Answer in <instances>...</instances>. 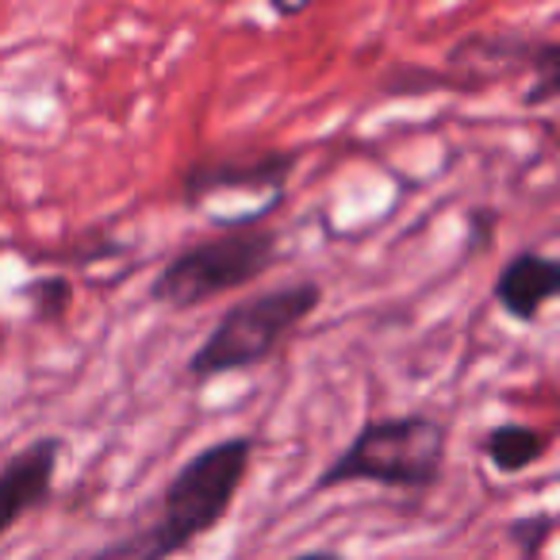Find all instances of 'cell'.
Segmentation results:
<instances>
[{"label": "cell", "mask_w": 560, "mask_h": 560, "mask_svg": "<svg viewBox=\"0 0 560 560\" xmlns=\"http://www.w3.org/2000/svg\"><path fill=\"white\" fill-rule=\"evenodd\" d=\"M249 468H254L249 434L211 442L177 468V476L158 495L150 518H139V526L101 545L89 560H173L231 514Z\"/></svg>", "instance_id": "6da1fadb"}, {"label": "cell", "mask_w": 560, "mask_h": 560, "mask_svg": "<svg viewBox=\"0 0 560 560\" xmlns=\"http://www.w3.org/2000/svg\"><path fill=\"white\" fill-rule=\"evenodd\" d=\"M319 280H292V284H277V289L238 300V304L219 315L208 338L188 358V381L203 384L277 358L284 350V342L319 312Z\"/></svg>", "instance_id": "7a4b0ae2"}, {"label": "cell", "mask_w": 560, "mask_h": 560, "mask_svg": "<svg viewBox=\"0 0 560 560\" xmlns=\"http://www.w3.org/2000/svg\"><path fill=\"white\" fill-rule=\"evenodd\" d=\"M445 453H450V427L430 415L369 419L353 434V442L315 476L312 491L346 488V483L427 491L442 480Z\"/></svg>", "instance_id": "3957f363"}, {"label": "cell", "mask_w": 560, "mask_h": 560, "mask_svg": "<svg viewBox=\"0 0 560 560\" xmlns=\"http://www.w3.org/2000/svg\"><path fill=\"white\" fill-rule=\"evenodd\" d=\"M280 261V234L272 226H231L211 238L188 242L150 284V300L170 312H192L215 296L246 289Z\"/></svg>", "instance_id": "277c9868"}, {"label": "cell", "mask_w": 560, "mask_h": 560, "mask_svg": "<svg viewBox=\"0 0 560 560\" xmlns=\"http://www.w3.org/2000/svg\"><path fill=\"white\" fill-rule=\"evenodd\" d=\"M296 150H238V154L196 158L180 177V200L200 208L211 196L231 192H269L272 200L284 196V185L300 165Z\"/></svg>", "instance_id": "5b68a950"}, {"label": "cell", "mask_w": 560, "mask_h": 560, "mask_svg": "<svg viewBox=\"0 0 560 560\" xmlns=\"http://www.w3.org/2000/svg\"><path fill=\"white\" fill-rule=\"evenodd\" d=\"M62 453H66L62 438L43 434L0 465V537L9 534V529H16L20 518H27L32 511L50 503Z\"/></svg>", "instance_id": "8992f818"}, {"label": "cell", "mask_w": 560, "mask_h": 560, "mask_svg": "<svg viewBox=\"0 0 560 560\" xmlns=\"http://www.w3.org/2000/svg\"><path fill=\"white\" fill-rule=\"evenodd\" d=\"M491 296H495L499 312L511 315L514 323L541 319L545 304L560 296V261L549 254H537V249H522L503 265Z\"/></svg>", "instance_id": "52a82bcc"}, {"label": "cell", "mask_w": 560, "mask_h": 560, "mask_svg": "<svg viewBox=\"0 0 560 560\" xmlns=\"http://www.w3.org/2000/svg\"><path fill=\"white\" fill-rule=\"evenodd\" d=\"M480 450L495 472L518 476L552 450V434L541 427H526V422H499L483 434Z\"/></svg>", "instance_id": "ba28073f"}, {"label": "cell", "mask_w": 560, "mask_h": 560, "mask_svg": "<svg viewBox=\"0 0 560 560\" xmlns=\"http://www.w3.org/2000/svg\"><path fill=\"white\" fill-rule=\"evenodd\" d=\"M20 300H27L32 307V319L39 327H62L70 319L73 304V280L66 272H47V277H32L20 289Z\"/></svg>", "instance_id": "9c48e42d"}, {"label": "cell", "mask_w": 560, "mask_h": 560, "mask_svg": "<svg viewBox=\"0 0 560 560\" xmlns=\"http://www.w3.org/2000/svg\"><path fill=\"white\" fill-rule=\"evenodd\" d=\"M529 73H534V81H529V93L522 96V101L529 104V108H541V104H549L552 96L560 93V47L552 39L537 43V55L534 62H529Z\"/></svg>", "instance_id": "30bf717a"}, {"label": "cell", "mask_w": 560, "mask_h": 560, "mask_svg": "<svg viewBox=\"0 0 560 560\" xmlns=\"http://www.w3.org/2000/svg\"><path fill=\"white\" fill-rule=\"evenodd\" d=\"M506 534H511V541H518L522 552L534 560L537 549L545 545V537L552 534V514H537V518H514L511 526H506Z\"/></svg>", "instance_id": "8fae6325"}, {"label": "cell", "mask_w": 560, "mask_h": 560, "mask_svg": "<svg viewBox=\"0 0 560 560\" xmlns=\"http://www.w3.org/2000/svg\"><path fill=\"white\" fill-rule=\"evenodd\" d=\"M269 12H272V16H284V20H289V16H304L307 4H269Z\"/></svg>", "instance_id": "7c38bea8"}, {"label": "cell", "mask_w": 560, "mask_h": 560, "mask_svg": "<svg viewBox=\"0 0 560 560\" xmlns=\"http://www.w3.org/2000/svg\"><path fill=\"white\" fill-rule=\"evenodd\" d=\"M292 560H346V557H338L335 549H315V552H300V557H292Z\"/></svg>", "instance_id": "4fadbf2b"}]
</instances>
